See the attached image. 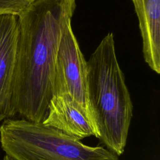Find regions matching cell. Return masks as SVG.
<instances>
[{
  "mask_svg": "<svg viewBox=\"0 0 160 160\" xmlns=\"http://www.w3.org/2000/svg\"><path fill=\"white\" fill-rule=\"evenodd\" d=\"M76 0H36L18 16L19 36L12 105L14 114L42 122L53 97L58 47Z\"/></svg>",
  "mask_w": 160,
  "mask_h": 160,
  "instance_id": "6da1fadb",
  "label": "cell"
},
{
  "mask_svg": "<svg viewBox=\"0 0 160 160\" xmlns=\"http://www.w3.org/2000/svg\"><path fill=\"white\" fill-rule=\"evenodd\" d=\"M86 63L88 96L96 122V138L119 156L124 152L133 106L112 32L101 40Z\"/></svg>",
  "mask_w": 160,
  "mask_h": 160,
  "instance_id": "7a4b0ae2",
  "label": "cell"
},
{
  "mask_svg": "<svg viewBox=\"0 0 160 160\" xmlns=\"http://www.w3.org/2000/svg\"><path fill=\"white\" fill-rule=\"evenodd\" d=\"M0 142L14 160H120L104 146H90L42 122L8 118L0 126Z\"/></svg>",
  "mask_w": 160,
  "mask_h": 160,
  "instance_id": "3957f363",
  "label": "cell"
},
{
  "mask_svg": "<svg viewBox=\"0 0 160 160\" xmlns=\"http://www.w3.org/2000/svg\"><path fill=\"white\" fill-rule=\"evenodd\" d=\"M53 96L69 95L85 113L96 137V122L90 108L87 88V63L69 22L62 34L56 54L52 79Z\"/></svg>",
  "mask_w": 160,
  "mask_h": 160,
  "instance_id": "277c9868",
  "label": "cell"
},
{
  "mask_svg": "<svg viewBox=\"0 0 160 160\" xmlns=\"http://www.w3.org/2000/svg\"><path fill=\"white\" fill-rule=\"evenodd\" d=\"M18 36V16L0 15V122L15 116L12 99Z\"/></svg>",
  "mask_w": 160,
  "mask_h": 160,
  "instance_id": "5b68a950",
  "label": "cell"
},
{
  "mask_svg": "<svg viewBox=\"0 0 160 160\" xmlns=\"http://www.w3.org/2000/svg\"><path fill=\"white\" fill-rule=\"evenodd\" d=\"M42 123L78 140L94 136L85 113L68 94L52 98Z\"/></svg>",
  "mask_w": 160,
  "mask_h": 160,
  "instance_id": "8992f818",
  "label": "cell"
},
{
  "mask_svg": "<svg viewBox=\"0 0 160 160\" xmlns=\"http://www.w3.org/2000/svg\"><path fill=\"white\" fill-rule=\"evenodd\" d=\"M136 12L142 39L146 62L160 73V0H131Z\"/></svg>",
  "mask_w": 160,
  "mask_h": 160,
  "instance_id": "52a82bcc",
  "label": "cell"
},
{
  "mask_svg": "<svg viewBox=\"0 0 160 160\" xmlns=\"http://www.w3.org/2000/svg\"><path fill=\"white\" fill-rule=\"evenodd\" d=\"M36 0H0V15L19 16Z\"/></svg>",
  "mask_w": 160,
  "mask_h": 160,
  "instance_id": "ba28073f",
  "label": "cell"
},
{
  "mask_svg": "<svg viewBox=\"0 0 160 160\" xmlns=\"http://www.w3.org/2000/svg\"><path fill=\"white\" fill-rule=\"evenodd\" d=\"M2 160H14V159H12V158H11L10 157H9V156H7V155H5V156H4Z\"/></svg>",
  "mask_w": 160,
  "mask_h": 160,
  "instance_id": "9c48e42d",
  "label": "cell"
}]
</instances>
